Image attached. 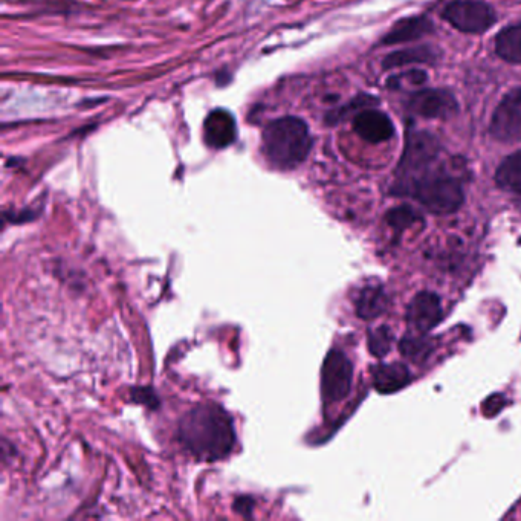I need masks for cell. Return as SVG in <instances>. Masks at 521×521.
<instances>
[{
	"label": "cell",
	"instance_id": "obj_4",
	"mask_svg": "<svg viewBox=\"0 0 521 521\" xmlns=\"http://www.w3.org/2000/svg\"><path fill=\"white\" fill-rule=\"evenodd\" d=\"M442 17L456 30L470 34L485 33L497 20L494 10L480 0H456L445 8Z\"/></svg>",
	"mask_w": 521,
	"mask_h": 521
},
{
	"label": "cell",
	"instance_id": "obj_1",
	"mask_svg": "<svg viewBox=\"0 0 521 521\" xmlns=\"http://www.w3.org/2000/svg\"><path fill=\"white\" fill-rule=\"evenodd\" d=\"M182 444L201 460L224 459L236 444L233 419L214 404L199 405L188 411L179 427Z\"/></svg>",
	"mask_w": 521,
	"mask_h": 521
},
{
	"label": "cell",
	"instance_id": "obj_13",
	"mask_svg": "<svg viewBox=\"0 0 521 521\" xmlns=\"http://www.w3.org/2000/svg\"><path fill=\"white\" fill-rule=\"evenodd\" d=\"M439 59V52L433 46H418V48L402 49L392 52L384 59V69L399 68V66L410 65V63H427L433 65Z\"/></svg>",
	"mask_w": 521,
	"mask_h": 521
},
{
	"label": "cell",
	"instance_id": "obj_2",
	"mask_svg": "<svg viewBox=\"0 0 521 521\" xmlns=\"http://www.w3.org/2000/svg\"><path fill=\"white\" fill-rule=\"evenodd\" d=\"M437 159L425 162L422 166L396 173L398 181L395 193L407 195L421 202L434 214H450L462 207L463 190L460 182L436 166Z\"/></svg>",
	"mask_w": 521,
	"mask_h": 521
},
{
	"label": "cell",
	"instance_id": "obj_19",
	"mask_svg": "<svg viewBox=\"0 0 521 521\" xmlns=\"http://www.w3.org/2000/svg\"><path fill=\"white\" fill-rule=\"evenodd\" d=\"M401 352L407 358H419V356H422V353L428 352V347L424 340H419V338L415 337H405L401 341Z\"/></svg>",
	"mask_w": 521,
	"mask_h": 521
},
{
	"label": "cell",
	"instance_id": "obj_21",
	"mask_svg": "<svg viewBox=\"0 0 521 521\" xmlns=\"http://www.w3.org/2000/svg\"><path fill=\"white\" fill-rule=\"evenodd\" d=\"M503 404H505V401H503L502 396H492V398H489L488 401H486L485 404V415L491 416L494 415V413H499L500 408L503 407Z\"/></svg>",
	"mask_w": 521,
	"mask_h": 521
},
{
	"label": "cell",
	"instance_id": "obj_17",
	"mask_svg": "<svg viewBox=\"0 0 521 521\" xmlns=\"http://www.w3.org/2000/svg\"><path fill=\"white\" fill-rule=\"evenodd\" d=\"M386 219L387 224L398 231L407 230L411 225H415L416 222L421 221L419 214L416 213L413 208L407 207V205L393 208V210H390L389 213H387Z\"/></svg>",
	"mask_w": 521,
	"mask_h": 521
},
{
	"label": "cell",
	"instance_id": "obj_20",
	"mask_svg": "<svg viewBox=\"0 0 521 521\" xmlns=\"http://www.w3.org/2000/svg\"><path fill=\"white\" fill-rule=\"evenodd\" d=\"M402 77L407 78L408 83L413 86H422L427 81V74L419 69H413V71L402 74Z\"/></svg>",
	"mask_w": 521,
	"mask_h": 521
},
{
	"label": "cell",
	"instance_id": "obj_6",
	"mask_svg": "<svg viewBox=\"0 0 521 521\" xmlns=\"http://www.w3.org/2000/svg\"><path fill=\"white\" fill-rule=\"evenodd\" d=\"M491 135L499 141H521V88L508 92L492 115Z\"/></svg>",
	"mask_w": 521,
	"mask_h": 521
},
{
	"label": "cell",
	"instance_id": "obj_16",
	"mask_svg": "<svg viewBox=\"0 0 521 521\" xmlns=\"http://www.w3.org/2000/svg\"><path fill=\"white\" fill-rule=\"evenodd\" d=\"M496 181L505 190L521 195V150L508 156L500 164L496 173Z\"/></svg>",
	"mask_w": 521,
	"mask_h": 521
},
{
	"label": "cell",
	"instance_id": "obj_11",
	"mask_svg": "<svg viewBox=\"0 0 521 521\" xmlns=\"http://www.w3.org/2000/svg\"><path fill=\"white\" fill-rule=\"evenodd\" d=\"M434 26L428 17H405L393 25L392 30L384 36V45H396V43L411 42L433 34Z\"/></svg>",
	"mask_w": 521,
	"mask_h": 521
},
{
	"label": "cell",
	"instance_id": "obj_15",
	"mask_svg": "<svg viewBox=\"0 0 521 521\" xmlns=\"http://www.w3.org/2000/svg\"><path fill=\"white\" fill-rule=\"evenodd\" d=\"M496 52L508 63H521V23L500 31L496 39Z\"/></svg>",
	"mask_w": 521,
	"mask_h": 521
},
{
	"label": "cell",
	"instance_id": "obj_12",
	"mask_svg": "<svg viewBox=\"0 0 521 521\" xmlns=\"http://www.w3.org/2000/svg\"><path fill=\"white\" fill-rule=\"evenodd\" d=\"M373 373V386L379 393L390 395L404 389L410 382L411 376L404 364H379Z\"/></svg>",
	"mask_w": 521,
	"mask_h": 521
},
{
	"label": "cell",
	"instance_id": "obj_14",
	"mask_svg": "<svg viewBox=\"0 0 521 521\" xmlns=\"http://www.w3.org/2000/svg\"><path fill=\"white\" fill-rule=\"evenodd\" d=\"M389 306V298L386 291L376 286H369L361 291L360 297L356 300V314L363 320H373L386 312Z\"/></svg>",
	"mask_w": 521,
	"mask_h": 521
},
{
	"label": "cell",
	"instance_id": "obj_18",
	"mask_svg": "<svg viewBox=\"0 0 521 521\" xmlns=\"http://www.w3.org/2000/svg\"><path fill=\"white\" fill-rule=\"evenodd\" d=\"M367 341H369L370 353L378 356V358H382V356L389 353L390 346H392L393 334L389 327L381 326L375 329V331L369 332V340Z\"/></svg>",
	"mask_w": 521,
	"mask_h": 521
},
{
	"label": "cell",
	"instance_id": "obj_3",
	"mask_svg": "<svg viewBox=\"0 0 521 521\" xmlns=\"http://www.w3.org/2000/svg\"><path fill=\"white\" fill-rule=\"evenodd\" d=\"M312 149L308 124L297 117H283L266 126L262 152L269 166L279 170L297 169Z\"/></svg>",
	"mask_w": 521,
	"mask_h": 521
},
{
	"label": "cell",
	"instance_id": "obj_8",
	"mask_svg": "<svg viewBox=\"0 0 521 521\" xmlns=\"http://www.w3.org/2000/svg\"><path fill=\"white\" fill-rule=\"evenodd\" d=\"M442 320L441 298L433 292H419L408 308V323L421 334H427Z\"/></svg>",
	"mask_w": 521,
	"mask_h": 521
},
{
	"label": "cell",
	"instance_id": "obj_7",
	"mask_svg": "<svg viewBox=\"0 0 521 521\" xmlns=\"http://www.w3.org/2000/svg\"><path fill=\"white\" fill-rule=\"evenodd\" d=\"M408 111L430 120H447L459 111L456 98L447 89H422L411 95Z\"/></svg>",
	"mask_w": 521,
	"mask_h": 521
},
{
	"label": "cell",
	"instance_id": "obj_10",
	"mask_svg": "<svg viewBox=\"0 0 521 521\" xmlns=\"http://www.w3.org/2000/svg\"><path fill=\"white\" fill-rule=\"evenodd\" d=\"M236 120L224 109H216L208 115L204 124L205 143L213 149H224L236 140Z\"/></svg>",
	"mask_w": 521,
	"mask_h": 521
},
{
	"label": "cell",
	"instance_id": "obj_5",
	"mask_svg": "<svg viewBox=\"0 0 521 521\" xmlns=\"http://www.w3.org/2000/svg\"><path fill=\"white\" fill-rule=\"evenodd\" d=\"M353 367L341 350H331L321 370V393L327 404L343 401L352 387Z\"/></svg>",
	"mask_w": 521,
	"mask_h": 521
},
{
	"label": "cell",
	"instance_id": "obj_9",
	"mask_svg": "<svg viewBox=\"0 0 521 521\" xmlns=\"http://www.w3.org/2000/svg\"><path fill=\"white\" fill-rule=\"evenodd\" d=\"M353 129L363 140L372 144L384 143L395 133L392 120L379 111H361L353 120Z\"/></svg>",
	"mask_w": 521,
	"mask_h": 521
}]
</instances>
